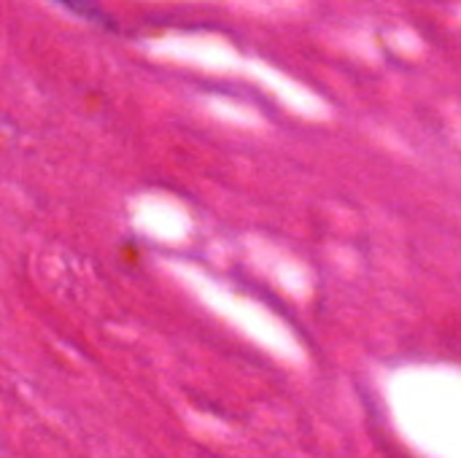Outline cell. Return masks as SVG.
I'll use <instances>...</instances> for the list:
<instances>
[{
	"instance_id": "1",
	"label": "cell",
	"mask_w": 461,
	"mask_h": 458,
	"mask_svg": "<svg viewBox=\"0 0 461 458\" xmlns=\"http://www.w3.org/2000/svg\"><path fill=\"white\" fill-rule=\"evenodd\" d=\"M62 5H68L70 11H76L78 16H86V19H92V22H97V24H111V19L92 3V0H59Z\"/></svg>"
}]
</instances>
